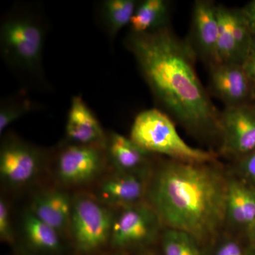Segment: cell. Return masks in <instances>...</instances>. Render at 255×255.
<instances>
[{"instance_id": "obj_1", "label": "cell", "mask_w": 255, "mask_h": 255, "mask_svg": "<svg viewBox=\"0 0 255 255\" xmlns=\"http://www.w3.org/2000/svg\"><path fill=\"white\" fill-rule=\"evenodd\" d=\"M126 44L165 114L196 136L220 138L221 112L199 80L197 57L187 40L167 25L147 33L130 32Z\"/></svg>"}, {"instance_id": "obj_2", "label": "cell", "mask_w": 255, "mask_h": 255, "mask_svg": "<svg viewBox=\"0 0 255 255\" xmlns=\"http://www.w3.org/2000/svg\"><path fill=\"white\" fill-rule=\"evenodd\" d=\"M210 164L170 159L151 177L146 195L164 227L189 233L200 243L226 222L228 178Z\"/></svg>"}, {"instance_id": "obj_3", "label": "cell", "mask_w": 255, "mask_h": 255, "mask_svg": "<svg viewBox=\"0 0 255 255\" xmlns=\"http://www.w3.org/2000/svg\"><path fill=\"white\" fill-rule=\"evenodd\" d=\"M46 30L37 15L19 11L9 14L0 27L3 59L16 73L43 83V54Z\"/></svg>"}, {"instance_id": "obj_4", "label": "cell", "mask_w": 255, "mask_h": 255, "mask_svg": "<svg viewBox=\"0 0 255 255\" xmlns=\"http://www.w3.org/2000/svg\"><path fill=\"white\" fill-rule=\"evenodd\" d=\"M130 138L148 153L161 154L172 160L189 163H213L216 155L211 151L196 148L178 133L172 119L157 109L137 114L130 130Z\"/></svg>"}, {"instance_id": "obj_5", "label": "cell", "mask_w": 255, "mask_h": 255, "mask_svg": "<svg viewBox=\"0 0 255 255\" xmlns=\"http://www.w3.org/2000/svg\"><path fill=\"white\" fill-rule=\"evenodd\" d=\"M116 215L97 200L78 196L73 201L70 232L77 249L89 253L110 241Z\"/></svg>"}, {"instance_id": "obj_6", "label": "cell", "mask_w": 255, "mask_h": 255, "mask_svg": "<svg viewBox=\"0 0 255 255\" xmlns=\"http://www.w3.org/2000/svg\"><path fill=\"white\" fill-rule=\"evenodd\" d=\"M163 226L158 214L147 202L122 208L114 220L110 243L117 249L150 244Z\"/></svg>"}, {"instance_id": "obj_7", "label": "cell", "mask_w": 255, "mask_h": 255, "mask_svg": "<svg viewBox=\"0 0 255 255\" xmlns=\"http://www.w3.org/2000/svg\"><path fill=\"white\" fill-rule=\"evenodd\" d=\"M221 152L239 159L255 150V104L226 107L221 112Z\"/></svg>"}, {"instance_id": "obj_8", "label": "cell", "mask_w": 255, "mask_h": 255, "mask_svg": "<svg viewBox=\"0 0 255 255\" xmlns=\"http://www.w3.org/2000/svg\"><path fill=\"white\" fill-rule=\"evenodd\" d=\"M219 63L242 65L248 54L253 36L241 9L217 5Z\"/></svg>"}, {"instance_id": "obj_9", "label": "cell", "mask_w": 255, "mask_h": 255, "mask_svg": "<svg viewBox=\"0 0 255 255\" xmlns=\"http://www.w3.org/2000/svg\"><path fill=\"white\" fill-rule=\"evenodd\" d=\"M104 150L100 146L73 143L65 147L57 159L56 172L60 182L70 186L91 182L104 168Z\"/></svg>"}, {"instance_id": "obj_10", "label": "cell", "mask_w": 255, "mask_h": 255, "mask_svg": "<svg viewBox=\"0 0 255 255\" xmlns=\"http://www.w3.org/2000/svg\"><path fill=\"white\" fill-rule=\"evenodd\" d=\"M41 162L39 150L18 139H7L0 152L1 180L14 187L25 185L36 177Z\"/></svg>"}, {"instance_id": "obj_11", "label": "cell", "mask_w": 255, "mask_h": 255, "mask_svg": "<svg viewBox=\"0 0 255 255\" xmlns=\"http://www.w3.org/2000/svg\"><path fill=\"white\" fill-rule=\"evenodd\" d=\"M209 71L210 92L226 107L255 104L254 90L243 65L217 63Z\"/></svg>"}, {"instance_id": "obj_12", "label": "cell", "mask_w": 255, "mask_h": 255, "mask_svg": "<svg viewBox=\"0 0 255 255\" xmlns=\"http://www.w3.org/2000/svg\"><path fill=\"white\" fill-rule=\"evenodd\" d=\"M219 21L217 5L208 0L194 2L190 36L187 40L197 58L211 67L218 61Z\"/></svg>"}, {"instance_id": "obj_13", "label": "cell", "mask_w": 255, "mask_h": 255, "mask_svg": "<svg viewBox=\"0 0 255 255\" xmlns=\"http://www.w3.org/2000/svg\"><path fill=\"white\" fill-rule=\"evenodd\" d=\"M148 168L132 172H117L106 178L96 191L97 200L105 206L123 208L143 201L150 184Z\"/></svg>"}, {"instance_id": "obj_14", "label": "cell", "mask_w": 255, "mask_h": 255, "mask_svg": "<svg viewBox=\"0 0 255 255\" xmlns=\"http://www.w3.org/2000/svg\"><path fill=\"white\" fill-rule=\"evenodd\" d=\"M65 132L71 143L106 149L107 137L93 112L80 96L72 99Z\"/></svg>"}, {"instance_id": "obj_15", "label": "cell", "mask_w": 255, "mask_h": 255, "mask_svg": "<svg viewBox=\"0 0 255 255\" xmlns=\"http://www.w3.org/2000/svg\"><path fill=\"white\" fill-rule=\"evenodd\" d=\"M226 220L246 234L255 221V187L238 177L228 178Z\"/></svg>"}, {"instance_id": "obj_16", "label": "cell", "mask_w": 255, "mask_h": 255, "mask_svg": "<svg viewBox=\"0 0 255 255\" xmlns=\"http://www.w3.org/2000/svg\"><path fill=\"white\" fill-rule=\"evenodd\" d=\"M73 201L65 191H45L34 196L29 210L61 234L70 231Z\"/></svg>"}, {"instance_id": "obj_17", "label": "cell", "mask_w": 255, "mask_h": 255, "mask_svg": "<svg viewBox=\"0 0 255 255\" xmlns=\"http://www.w3.org/2000/svg\"><path fill=\"white\" fill-rule=\"evenodd\" d=\"M105 150L117 172H137L147 168V159L150 154L142 150L131 139L118 132L109 133Z\"/></svg>"}, {"instance_id": "obj_18", "label": "cell", "mask_w": 255, "mask_h": 255, "mask_svg": "<svg viewBox=\"0 0 255 255\" xmlns=\"http://www.w3.org/2000/svg\"><path fill=\"white\" fill-rule=\"evenodd\" d=\"M23 237L30 249L37 253L55 255L63 249L60 234L27 210L22 219Z\"/></svg>"}, {"instance_id": "obj_19", "label": "cell", "mask_w": 255, "mask_h": 255, "mask_svg": "<svg viewBox=\"0 0 255 255\" xmlns=\"http://www.w3.org/2000/svg\"><path fill=\"white\" fill-rule=\"evenodd\" d=\"M170 2L165 0H145L137 3L130 21L132 33H147L167 26Z\"/></svg>"}, {"instance_id": "obj_20", "label": "cell", "mask_w": 255, "mask_h": 255, "mask_svg": "<svg viewBox=\"0 0 255 255\" xmlns=\"http://www.w3.org/2000/svg\"><path fill=\"white\" fill-rule=\"evenodd\" d=\"M137 3L135 0H107L102 4L101 14L104 24L110 38L130 25Z\"/></svg>"}, {"instance_id": "obj_21", "label": "cell", "mask_w": 255, "mask_h": 255, "mask_svg": "<svg viewBox=\"0 0 255 255\" xmlns=\"http://www.w3.org/2000/svg\"><path fill=\"white\" fill-rule=\"evenodd\" d=\"M201 243L189 233L165 228L162 235L164 255H202Z\"/></svg>"}, {"instance_id": "obj_22", "label": "cell", "mask_w": 255, "mask_h": 255, "mask_svg": "<svg viewBox=\"0 0 255 255\" xmlns=\"http://www.w3.org/2000/svg\"><path fill=\"white\" fill-rule=\"evenodd\" d=\"M31 110V103L26 100L4 102L0 108V133Z\"/></svg>"}, {"instance_id": "obj_23", "label": "cell", "mask_w": 255, "mask_h": 255, "mask_svg": "<svg viewBox=\"0 0 255 255\" xmlns=\"http://www.w3.org/2000/svg\"><path fill=\"white\" fill-rule=\"evenodd\" d=\"M238 177L255 187V150L238 159Z\"/></svg>"}, {"instance_id": "obj_24", "label": "cell", "mask_w": 255, "mask_h": 255, "mask_svg": "<svg viewBox=\"0 0 255 255\" xmlns=\"http://www.w3.org/2000/svg\"><path fill=\"white\" fill-rule=\"evenodd\" d=\"M0 238L1 241L7 243L14 242V233L10 219L9 207L2 198L0 200Z\"/></svg>"}, {"instance_id": "obj_25", "label": "cell", "mask_w": 255, "mask_h": 255, "mask_svg": "<svg viewBox=\"0 0 255 255\" xmlns=\"http://www.w3.org/2000/svg\"><path fill=\"white\" fill-rule=\"evenodd\" d=\"M214 255H251V253L250 247L246 249L237 240L227 238L220 243Z\"/></svg>"}, {"instance_id": "obj_26", "label": "cell", "mask_w": 255, "mask_h": 255, "mask_svg": "<svg viewBox=\"0 0 255 255\" xmlns=\"http://www.w3.org/2000/svg\"><path fill=\"white\" fill-rule=\"evenodd\" d=\"M242 65L251 80L255 96V36H253L251 48Z\"/></svg>"}, {"instance_id": "obj_27", "label": "cell", "mask_w": 255, "mask_h": 255, "mask_svg": "<svg viewBox=\"0 0 255 255\" xmlns=\"http://www.w3.org/2000/svg\"><path fill=\"white\" fill-rule=\"evenodd\" d=\"M242 13L246 18L252 34L255 36V0L247 3L241 8Z\"/></svg>"}, {"instance_id": "obj_28", "label": "cell", "mask_w": 255, "mask_h": 255, "mask_svg": "<svg viewBox=\"0 0 255 255\" xmlns=\"http://www.w3.org/2000/svg\"><path fill=\"white\" fill-rule=\"evenodd\" d=\"M247 237L249 241L250 246L252 248H255V221L253 226L246 234Z\"/></svg>"}, {"instance_id": "obj_29", "label": "cell", "mask_w": 255, "mask_h": 255, "mask_svg": "<svg viewBox=\"0 0 255 255\" xmlns=\"http://www.w3.org/2000/svg\"><path fill=\"white\" fill-rule=\"evenodd\" d=\"M250 253H251V255H255V248H252L250 246Z\"/></svg>"}]
</instances>
